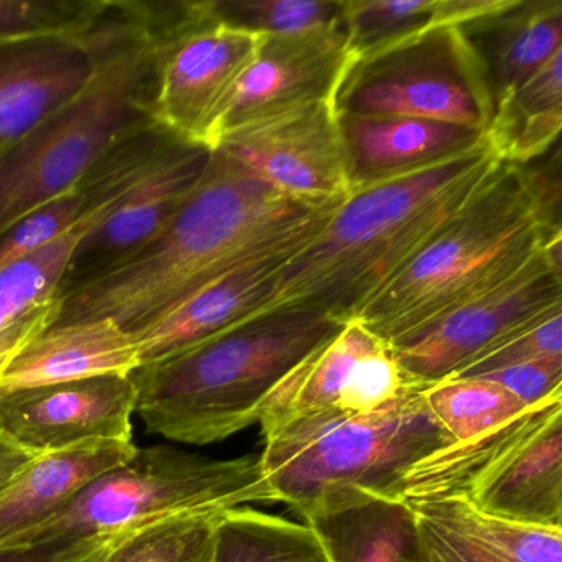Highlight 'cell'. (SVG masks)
<instances>
[{"mask_svg":"<svg viewBox=\"0 0 562 562\" xmlns=\"http://www.w3.org/2000/svg\"><path fill=\"white\" fill-rule=\"evenodd\" d=\"M340 202L292 199L215 149L160 232L113 268L61 294L52 327L111 318L137 334L238 266L307 245Z\"/></svg>","mask_w":562,"mask_h":562,"instance_id":"1","label":"cell"},{"mask_svg":"<svg viewBox=\"0 0 562 562\" xmlns=\"http://www.w3.org/2000/svg\"><path fill=\"white\" fill-rule=\"evenodd\" d=\"M499 166L483 139L452 159L351 190L322 232L282 266L265 312L357 317Z\"/></svg>","mask_w":562,"mask_h":562,"instance_id":"2","label":"cell"},{"mask_svg":"<svg viewBox=\"0 0 562 562\" xmlns=\"http://www.w3.org/2000/svg\"><path fill=\"white\" fill-rule=\"evenodd\" d=\"M559 233V146L548 160L502 162L355 321L396 344L512 279Z\"/></svg>","mask_w":562,"mask_h":562,"instance_id":"3","label":"cell"},{"mask_svg":"<svg viewBox=\"0 0 562 562\" xmlns=\"http://www.w3.org/2000/svg\"><path fill=\"white\" fill-rule=\"evenodd\" d=\"M87 87L0 150V236L77 189L98 160L149 124L159 35L144 2H103Z\"/></svg>","mask_w":562,"mask_h":562,"instance_id":"4","label":"cell"},{"mask_svg":"<svg viewBox=\"0 0 562 562\" xmlns=\"http://www.w3.org/2000/svg\"><path fill=\"white\" fill-rule=\"evenodd\" d=\"M317 312H262L225 334L131 376L147 432L209 446L259 423L278 384L344 327Z\"/></svg>","mask_w":562,"mask_h":562,"instance_id":"5","label":"cell"},{"mask_svg":"<svg viewBox=\"0 0 562 562\" xmlns=\"http://www.w3.org/2000/svg\"><path fill=\"white\" fill-rule=\"evenodd\" d=\"M262 439L259 462L272 499L301 518L344 493L387 495L416 463L452 442L419 387L374 413L292 417Z\"/></svg>","mask_w":562,"mask_h":562,"instance_id":"6","label":"cell"},{"mask_svg":"<svg viewBox=\"0 0 562 562\" xmlns=\"http://www.w3.org/2000/svg\"><path fill=\"white\" fill-rule=\"evenodd\" d=\"M251 503H274L259 456L212 459L177 447H147L98 476L55 515L9 539L0 555Z\"/></svg>","mask_w":562,"mask_h":562,"instance_id":"7","label":"cell"},{"mask_svg":"<svg viewBox=\"0 0 562 562\" xmlns=\"http://www.w3.org/2000/svg\"><path fill=\"white\" fill-rule=\"evenodd\" d=\"M338 116H397L485 134L493 116L482 64L460 27H439L355 58L334 97Z\"/></svg>","mask_w":562,"mask_h":562,"instance_id":"8","label":"cell"},{"mask_svg":"<svg viewBox=\"0 0 562 562\" xmlns=\"http://www.w3.org/2000/svg\"><path fill=\"white\" fill-rule=\"evenodd\" d=\"M562 235L498 288L390 345L406 380L424 387L457 376L522 325L562 305Z\"/></svg>","mask_w":562,"mask_h":562,"instance_id":"9","label":"cell"},{"mask_svg":"<svg viewBox=\"0 0 562 562\" xmlns=\"http://www.w3.org/2000/svg\"><path fill=\"white\" fill-rule=\"evenodd\" d=\"M261 38L213 18L206 0L196 21L159 38L153 97L156 123L179 139L215 149L226 104L255 60Z\"/></svg>","mask_w":562,"mask_h":562,"instance_id":"10","label":"cell"},{"mask_svg":"<svg viewBox=\"0 0 562 562\" xmlns=\"http://www.w3.org/2000/svg\"><path fill=\"white\" fill-rule=\"evenodd\" d=\"M215 149L262 182L301 202H335L351 193L334 101H321L236 127L223 134Z\"/></svg>","mask_w":562,"mask_h":562,"instance_id":"11","label":"cell"},{"mask_svg":"<svg viewBox=\"0 0 562 562\" xmlns=\"http://www.w3.org/2000/svg\"><path fill=\"white\" fill-rule=\"evenodd\" d=\"M137 390L131 374L0 391V434L31 452L134 442Z\"/></svg>","mask_w":562,"mask_h":562,"instance_id":"12","label":"cell"},{"mask_svg":"<svg viewBox=\"0 0 562 562\" xmlns=\"http://www.w3.org/2000/svg\"><path fill=\"white\" fill-rule=\"evenodd\" d=\"M355 60L340 24L288 35H262L255 60L236 85L220 121L223 134L321 101H334Z\"/></svg>","mask_w":562,"mask_h":562,"instance_id":"13","label":"cell"},{"mask_svg":"<svg viewBox=\"0 0 562 562\" xmlns=\"http://www.w3.org/2000/svg\"><path fill=\"white\" fill-rule=\"evenodd\" d=\"M452 496L486 515L562 528V397L532 407Z\"/></svg>","mask_w":562,"mask_h":562,"instance_id":"14","label":"cell"},{"mask_svg":"<svg viewBox=\"0 0 562 562\" xmlns=\"http://www.w3.org/2000/svg\"><path fill=\"white\" fill-rule=\"evenodd\" d=\"M212 154L202 144H172L113 210L90 226L75 251L60 295L113 268L156 236L192 192Z\"/></svg>","mask_w":562,"mask_h":562,"instance_id":"15","label":"cell"},{"mask_svg":"<svg viewBox=\"0 0 562 562\" xmlns=\"http://www.w3.org/2000/svg\"><path fill=\"white\" fill-rule=\"evenodd\" d=\"M304 246L281 249L238 266L134 334L140 367L186 353L262 314L271 302L282 266Z\"/></svg>","mask_w":562,"mask_h":562,"instance_id":"16","label":"cell"},{"mask_svg":"<svg viewBox=\"0 0 562 562\" xmlns=\"http://www.w3.org/2000/svg\"><path fill=\"white\" fill-rule=\"evenodd\" d=\"M94 65L91 24L74 37L0 44V150L77 97Z\"/></svg>","mask_w":562,"mask_h":562,"instance_id":"17","label":"cell"},{"mask_svg":"<svg viewBox=\"0 0 562 562\" xmlns=\"http://www.w3.org/2000/svg\"><path fill=\"white\" fill-rule=\"evenodd\" d=\"M351 190L384 182L475 149L485 134L397 116H338Z\"/></svg>","mask_w":562,"mask_h":562,"instance_id":"18","label":"cell"},{"mask_svg":"<svg viewBox=\"0 0 562 562\" xmlns=\"http://www.w3.org/2000/svg\"><path fill=\"white\" fill-rule=\"evenodd\" d=\"M139 367L136 337L111 318L57 325L19 353L0 380V391L133 374Z\"/></svg>","mask_w":562,"mask_h":562,"instance_id":"19","label":"cell"},{"mask_svg":"<svg viewBox=\"0 0 562 562\" xmlns=\"http://www.w3.org/2000/svg\"><path fill=\"white\" fill-rule=\"evenodd\" d=\"M482 64L493 110L562 52L561 0H509L460 27Z\"/></svg>","mask_w":562,"mask_h":562,"instance_id":"20","label":"cell"},{"mask_svg":"<svg viewBox=\"0 0 562 562\" xmlns=\"http://www.w3.org/2000/svg\"><path fill=\"white\" fill-rule=\"evenodd\" d=\"M134 442H103L35 457L0 492V546L55 515L93 480L133 459Z\"/></svg>","mask_w":562,"mask_h":562,"instance_id":"21","label":"cell"},{"mask_svg":"<svg viewBox=\"0 0 562 562\" xmlns=\"http://www.w3.org/2000/svg\"><path fill=\"white\" fill-rule=\"evenodd\" d=\"M331 562H400L417 538L413 506L376 493L350 492L302 516Z\"/></svg>","mask_w":562,"mask_h":562,"instance_id":"22","label":"cell"},{"mask_svg":"<svg viewBox=\"0 0 562 562\" xmlns=\"http://www.w3.org/2000/svg\"><path fill=\"white\" fill-rule=\"evenodd\" d=\"M384 341L361 322H345L341 330L308 355L278 384L262 407L261 432L292 417L335 409L347 391L358 363Z\"/></svg>","mask_w":562,"mask_h":562,"instance_id":"23","label":"cell"},{"mask_svg":"<svg viewBox=\"0 0 562 562\" xmlns=\"http://www.w3.org/2000/svg\"><path fill=\"white\" fill-rule=\"evenodd\" d=\"M220 513L177 516L52 548V562H216Z\"/></svg>","mask_w":562,"mask_h":562,"instance_id":"24","label":"cell"},{"mask_svg":"<svg viewBox=\"0 0 562 562\" xmlns=\"http://www.w3.org/2000/svg\"><path fill=\"white\" fill-rule=\"evenodd\" d=\"M509 0H344V31L355 58L439 27H463Z\"/></svg>","mask_w":562,"mask_h":562,"instance_id":"25","label":"cell"},{"mask_svg":"<svg viewBox=\"0 0 562 562\" xmlns=\"http://www.w3.org/2000/svg\"><path fill=\"white\" fill-rule=\"evenodd\" d=\"M562 52L493 110L485 139L502 162L528 164L559 143Z\"/></svg>","mask_w":562,"mask_h":562,"instance_id":"26","label":"cell"},{"mask_svg":"<svg viewBox=\"0 0 562 562\" xmlns=\"http://www.w3.org/2000/svg\"><path fill=\"white\" fill-rule=\"evenodd\" d=\"M216 562H331L305 521H291L251 506L226 509L216 519Z\"/></svg>","mask_w":562,"mask_h":562,"instance_id":"27","label":"cell"},{"mask_svg":"<svg viewBox=\"0 0 562 562\" xmlns=\"http://www.w3.org/2000/svg\"><path fill=\"white\" fill-rule=\"evenodd\" d=\"M420 396L430 416L456 443L485 439L531 409L486 378H449L424 387Z\"/></svg>","mask_w":562,"mask_h":562,"instance_id":"28","label":"cell"},{"mask_svg":"<svg viewBox=\"0 0 562 562\" xmlns=\"http://www.w3.org/2000/svg\"><path fill=\"white\" fill-rule=\"evenodd\" d=\"M417 515L447 522L508 562H562V528L486 515L463 496L409 503Z\"/></svg>","mask_w":562,"mask_h":562,"instance_id":"29","label":"cell"},{"mask_svg":"<svg viewBox=\"0 0 562 562\" xmlns=\"http://www.w3.org/2000/svg\"><path fill=\"white\" fill-rule=\"evenodd\" d=\"M213 18L255 35H288L340 24L344 0H210Z\"/></svg>","mask_w":562,"mask_h":562,"instance_id":"30","label":"cell"},{"mask_svg":"<svg viewBox=\"0 0 562 562\" xmlns=\"http://www.w3.org/2000/svg\"><path fill=\"white\" fill-rule=\"evenodd\" d=\"M100 0H0V44L74 37L90 27Z\"/></svg>","mask_w":562,"mask_h":562,"instance_id":"31","label":"cell"},{"mask_svg":"<svg viewBox=\"0 0 562 562\" xmlns=\"http://www.w3.org/2000/svg\"><path fill=\"white\" fill-rule=\"evenodd\" d=\"M562 357V305L539 315L480 355L453 378H479L541 358Z\"/></svg>","mask_w":562,"mask_h":562,"instance_id":"32","label":"cell"},{"mask_svg":"<svg viewBox=\"0 0 562 562\" xmlns=\"http://www.w3.org/2000/svg\"><path fill=\"white\" fill-rule=\"evenodd\" d=\"M87 196L80 187L29 213L0 236V269L44 248L80 222Z\"/></svg>","mask_w":562,"mask_h":562,"instance_id":"33","label":"cell"},{"mask_svg":"<svg viewBox=\"0 0 562 562\" xmlns=\"http://www.w3.org/2000/svg\"><path fill=\"white\" fill-rule=\"evenodd\" d=\"M479 378L505 387L526 406H538L562 397V357L541 358Z\"/></svg>","mask_w":562,"mask_h":562,"instance_id":"34","label":"cell"},{"mask_svg":"<svg viewBox=\"0 0 562 562\" xmlns=\"http://www.w3.org/2000/svg\"><path fill=\"white\" fill-rule=\"evenodd\" d=\"M416 513V512H414ZM417 528L442 562H508L447 522L417 515Z\"/></svg>","mask_w":562,"mask_h":562,"instance_id":"35","label":"cell"},{"mask_svg":"<svg viewBox=\"0 0 562 562\" xmlns=\"http://www.w3.org/2000/svg\"><path fill=\"white\" fill-rule=\"evenodd\" d=\"M58 308H60V295L27 312L14 324L0 331V380L19 353L42 331L54 325Z\"/></svg>","mask_w":562,"mask_h":562,"instance_id":"36","label":"cell"},{"mask_svg":"<svg viewBox=\"0 0 562 562\" xmlns=\"http://www.w3.org/2000/svg\"><path fill=\"white\" fill-rule=\"evenodd\" d=\"M38 457V453L31 452L19 446L14 440L0 434V492Z\"/></svg>","mask_w":562,"mask_h":562,"instance_id":"37","label":"cell"},{"mask_svg":"<svg viewBox=\"0 0 562 562\" xmlns=\"http://www.w3.org/2000/svg\"><path fill=\"white\" fill-rule=\"evenodd\" d=\"M400 562H442V559L436 554L427 544L426 539L420 536L419 528H417V538L414 544L411 546L409 551L403 555Z\"/></svg>","mask_w":562,"mask_h":562,"instance_id":"38","label":"cell"},{"mask_svg":"<svg viewBox=\"0 0 562 562\" xmlns=\"http://www.w3.org/2000/svg\"><path fill=\"white\" fill-rule=\"evenodd\" d=\"M0 562H52V551L35 549V551L15 552V554L0 555Z\"/></svg>","mask_w":562,"mask_h":562,"instance_id":"39","label":"cell"}]
</instances>
